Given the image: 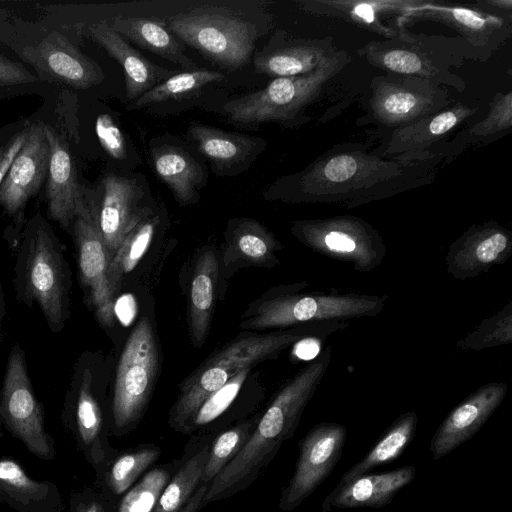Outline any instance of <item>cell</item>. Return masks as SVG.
<instances>
[{
	"instance_id": "obj_45",
	"label": "cell",
	"mask_w": 512,
	"mask_h": 512,
	"mask_svg": "<svg viewBox=\"0 0 512 512\" xmlns=\"http://www.w3.org/2000/svg\"><path fill=\"white\" fill-rule=\"evenodd\" d=\"M453 14L460 23L473 29H479L485 24L481 15L468 9L456 8L453 10Z\"/></svg>"
},
{
	"instance_id": "obj_25",
	"label": "cell",
	"mask_w": 512,
	"mask_h": 512,
	"mask_svg": "<svg viewBox=\"0 0 512 512\" xmlns=\"http://www.w3.org/2000/svg\"><path fill=\"white\" fill-rule=\"evenodd\" d=\"M155 173L170 188L180 205L197 201L203 183L201 165L185 150L173 145H160L151 151Z\"/></svg>"
},
{
	"instance_id": "obj_38",
	"label": "cell",
	"mask_w": 512,
	"mask_h": 512,
	"mask_svg": "<svg viewBox=\"0 0 512 512\" xmlns=\"http://www.w3.org/2000/svg\"><path fill=\"white\" fill-rule=\"evenodd\" d=\"M30 124L31 120L18 119L0 126V185L27 139Z\"/></svg>"
},
{
	"instance_id": "obj_1",
	"label": "cell",
	"mask_w": 512,
	"mask_h": 512,
	"mask_svg": "<svg viewBox=\"0 0 512 512\" xmlns=\"http://www.w3.org/2000/svg\"><path fill=\"white\" fill-rule=\"evenodd\" d=\"M348 321H322L297 325L276 333L238 338L207 358L181 384L170 412V423L178 429L190 428L205 399L246 368L276 358L283 350L309 335H331L346 329Z\"/></svg>"
},
{
	"instance_id": "obj_30",
	"label": "cell",
	"mask_w": 512,
	"mask_h": 512,
	"mask_svg": "<svg viewBox=\"0 0 512 512\" xmlns=\"http://www.w3.org/2000/svg\"><path fill=\"white\" fill-rule=\"evenodd\" d=\"M209 449L190 458L163 489L153 512H180L201 482Z\"/></svg>"
},
{
	"instance_id": "obj_23",
	"label": "cell",
	"mask_w": 512,
	"mask_h": 512,
	"mask_svg": "<svg viewBox=\"0 0 512 512\" xmlns=\"http://www.w3.org/2000/svg\"><path fill=\"white\" fill-rule=\"evenodd\" d=\"M225 241L224 266L237 263L271 268L279 263L276 253L282 249L281 243L254 219L231 220L227 226Z\"/></svg>"
},
{
	"instance_id": "obj_34",
	"label": "cell",
	"mask_w": 512,
	"mask_h": 512,
	"mask_svg": "<svg viewBox=\"0 0 512 512\" xmlns=\"http://www.w3.org/2000/svg\"><path fill=\"white\" fill-rule=\"evenodd\" d=\"M50 85L42 82L24 63L0 54V100L25 96L44 95Z\"/></svg>"
},
{
	"instance_id": "obj_20",
	"label": "cell",
	"mask_w": 512,
	"mask_h": 512,
	"mask_svg": "<svg viewBox=\"0 0 512 512\" xmlns=\"http://www.w3.org/2000/svg\"><path fill=\"white\" fill-rule=\"evenodd\" d=\"M0 503L16 512H65L59 487L36 480L12 458H0Z\"/></svg>"
},
{
	"instance_id": "obj_17",
	"label": "cell",
	"mask_w": 512,
	"mask_h": 512,
	"mask_svg": "<svg viewBox=\"0 0 512 512\" xmlns=\"http://www.w3.org/2000/svg\"><path fill=\"white\" fill-rule=\"evenodd\" d=\"M101 197H94L93 213L112 257L129 227L147 207H141L143 189L135 179L108 173L101 179Z\"/></svg>"
},
{
	"instance_id": "obj_36",
	"label": "cell",
	"mask_w": 512,
	"mask_h": 512,
	"mask_svg": "<svg viewBox=\"0 0 512 512\" xmlns=\"http://www.w3.org/2000/svg\"><path fill=\"white\" fill-rule=\"evenodd\" d=\"M423 107L421 96L396 87L381 93L376 101V112L382 119L391 122L410 119Z\"/></svg>"
},
{
	"instance_id": "obj_2",
	"label": "cell",
	"mask_w": 512,
	"mask_h": 512,
	"mask_svg": "<svg viewBox=\"0 0 512 512\" xmlns=\"http://www.w3.org/2000/svg\"><path fill=\"white\" fill-rule=\"evenodd\" d=\"M70 270L63 246L39 212L25 223L15 265L17 297L36 303L50 329L60 332L70 315Z\"/></svg>"
},
{
	"instance_id": "obj_13",
	"label": "cell",
	"mask_w": 512,
	"mask_h": 512,
	"mask_svg": "<svg viewBox=\"0 0 512 512\" xmlns=\"http://www.w3.org/2000/svg\"><path fill=\"white\" fill-rule=\"evenodd\" d=\"M71 234L76 246L79 281L88 291L96 319L102 326L110 328L115 323V294L109 280L111 255L101 237L93 210L75 219Z\"/></svg>"
},
{
	"instance_id": "obj_9",
	"label": "cell",
	"mask_w": 512,
	"mask_h": 512,
	"mask_svg": "<svg viewBox=\"0 0 512 512\" xmlns=\"http://www.w3.org/2000/svg\"><path fill=\"white\" fill-rule=\"evenodd\" d=\"M0 424L35 457H56L55 440L45 428L43 409L30 382L23 349L16 344L0 390Z\"/></svg>"
},
{
	"instance_id": "obj_29",
	"label": "cell",
	"mask_w": 512,
	"mask_h": 512,
	"mask_svg": "<svg viewBox=\"0 0 512 512\" xmlns=\"http://www.w3.org/2000/svg\"><path fill=\"white\" fill-rule=\"evenodd\" d=\"M225 75L220 71L198 69L173 74L147 91L135 101L128 103L127 110H138L168 100H179L200 91L205 86L220 82Z\"/></svg>"
},
{
	"instance_id": "obj_31",
	"label": "cell",
	"mask_w": 512,
	"mask_h": 512,
	"mask_svg": "<svg viewBox=\"0 0 512 512\" xmlns=\"http://www.w3.org/2000/svg\"><path fill=\"white\" fill-rule=\"evenodd\" d=\"M512 342V302L484 319L473 331L457 341L464 351H478Z\"/></svg>"
},
{
	"instance_id": "obj_37",
	"label": "cell",
	"mask_w": 512,
	"mask_h": 512,
	"mask_svg": "<svg viewBox=\"0 0 512 512\" xmlns=\"http://www.w3.org/2000/svg\"><path fill=\"white\" fill-rule=\"evenodd\" d=\"M251 368L241 370L208 396L198 408L190 427L205 425L221 415L238 395Z\"/></svg>"
},
{
	"instance_id": "obj_43",
	"label": "cell",
	"mask_w": 512,
	"mask_h": 512,
	"mask_svg": "<svg viewBox=\"0 0 512 512\" xmlns=\"http://www.w3.org/2000/svg\"><path fill=\"white\" fill-rule=\"evenodd\" d=\"M327 335H309L301 338L293 346V355L300 360H314L320 353Z\"/></svg>"
},
{
	"instance_id": "obj_46",
	"label": "cell",
	"mask_w": 512,
	"mask_h": 512,
	"mask_svg": "<svg viewBox=\"0 0 512 512\" xmlns=\"http://www.w3.org/2000/svg\"><path fill=\"white\" fill-rule=\"evenodd\" d=\"M208 490V484H202L190 497L180 512H197L204 504V497Z\"/></svg>"
},
{
	"instance_id": "obj_28",
	"label": "cell",
	"mask_w": 512,
	"mask_h": 512,
	"mask_svg": "<svg viewBox=\"0 0 512 512\" xmlns=\"http://www.w3.org/2000/svg\"><path fill=\"white\" fill-rule=\"evenodd\" d=\"M327 57L319 48L307 45H285L265 48L253 59L257 73L270 77H291L316 70Z\"/></svg>"
},
{
	"instance_id": "obj_8",
	"label": "cell",
	"mask_w": 512,
	"mask_h": 512,
	"mask_svg": "<svg viewBox=\"0 0 512 512\" xmlns=\"http://www.w3.org/2000/svg\"><path fill=\"white\" fill-rule=\"evenodd\" d=\"M159 370V349L152 325L143 317L121 352L112 399V420L118 429L134 423L151 396Z\"/></svg>"
},
{
	"instance_id": "obj_22",
	"label": "cell",
	"mask_w": 512,
	"mask_h": 512,
	"mask_svg": "<svg viewBox=\"0 0 512 512\" xmlns=\"http://www.w3.org/2000/svg\"><path fill=\"white\" fill-rule=\"evenodd\" d=\"M219 277V260L213 249L201 252L192 269L188 288L187 322L192 345L199 349L209 334Z\"/></svg>"
},
{
	"instance_id": "obj_24",
	"label": "cell",
	"mask_w": 512,
	"mask_h": 512,
	"mask_svg": "<svg viewBox=\"0 0 512 512\" xmlns=\"http://www.w3.org/2000/svg\"><path fill=\"white\" fill-rule=\"evenodd\" d=\"M109 24L126 40L180 65L187 71L200 69L185 54L184 45L162 22L141 17L116 16Z\"/></svg>"
},
{
	"instance_id": "obj_19",
	"label": "cell",
	"mask_w": 512,
	"mask_h": 512,
	"mask_svg": "<svg viewBox=\"0 0 512 512\" xmlns=\"http://www.w3.org/2000/svg\"><path fill=\"white\" fill-rule=\"evenodd\" d=\"M416 475L413 465H406L379 474H363L345 483L337 484L322 503L323 512L336 508H380L412 482Z\"/></svg>"
},
{
	"instance_id": "obj_11",
	"label": "cell",
	"mask_w": 512,
	"mask_h": 512,
	"mask_svg": "<svg viewBox=\"0 0 512 512\" xmlns=\"http://www.w3.org/2000/svg\"><path fill=\"white\" fill-rule=\"evenodd\" d=\"M346 436V427L336 422H321L308 431L299 443L294 474L279 502L281 510L295 509L326 480L342 455Z\"/></svg>"
},
{
	"instance_id": "obj_14",
	"label": "cell",
	"mask_w": 512,
	"mask_h": 512,
	"mask_svg": "<svg viewBox=\"0 0 512 512\" xmlns=\"http://www.w3.org/2000/svg\"><path fill=\"white\" fill-rule=\"evenodd\" d=\"M512 256V233L496 222L475 225L451 243L445 257L447 272L457 280L475 278Z\"/></svg>"
},
{
	"instance_id": "obj_44",
	"label": "cell",
	"mask_w": 512,
	"mask_h": 512,
	"mask_svg": "<svg viewBox=\"0 0 512 512\" xmlns=\"http://www.w3.org/2000/svg\"><path fill=\"white\" fill-rule=\"evenodd\" d=\"M459 120V114L455 111H446L438 114L432 119L428 128L433 135H442L456 125Z\"/></svg>"
},
{
	"instance_id": "obj_32",
	"label": "cell",
	"mask_w": 512,
	"mask_h": 512,
	"mask_svg": "<svg viewBox=\"0 0 512 512\" xmlns=\"http://www.w3.org/2000/svg\"><path fill=\"white\" fill-rule=\"evenodd\" d=\"M253 421L244 422L223 432L209 449L201 481L208 484L239 453L251 435Z\"/></svg>"
},
{
	"instance_id": "obj_48",
	"label": "cell",
	"mask_w": 512,
	"mask_h": 512,
	"mask_svg": "<svg viewBox=\"0 0 512 512\" xmlns=\"http://www.w3.org/2000/svg\"><path fill=\"white\" fill-rule=\"evenodd\" d=\"M3 315H4V299H3V293H2L1 284H0V331H1Z\"/></svg>"
},
{
	"instance_id": "obj_39",
	"label": "cell",
	"mask_w": 512,
	"mask_h": 512,
	"mask_svg": "<svg viewBox=\"0 0 512 512\" xmlns=\"http://www.w3.org/2000/svg\"><path fill=\"white\" fill-rule=\"evenodd\" d=\"M96 132L102 147L116 160L127 158V144L124 134L108 114L100 115L96 122Z\"/></svg>"
},
{
	"instance_id": "obj_35",
	"label": "cell",
	"mask_w": 512,
	"mask_h": 512,
	"mask_svg": "<svg viewBox=\"0 0 512 512\" xmlns=\"http://www.w3.org/2000/svg\"><path fill=\"white\" fill-rule=\"evenodd\" d=\"M167 483L168 474L165 470L150 471L124 495L118 512H153Z\"/></svg>"
},
{
	"instance_id": "obj_15",
	"label": "cell",
	"mask_w": 512,
	"mask_h": 512,
	"mask_svg": "<svg viewBox=\"0 0 512 512\" xmlns=\"http://www.w3.org/2000/svg\"><path fill=\"white\" fill-rule=\"evenodd\" d=\"M61 418L85 459L98 469L106 460L107 447L103 411L89 369H84L77 384L72 385Z\"/></svg>"
},
{
	"instance_id": "obj_40",
	"label": "cell",
	"mask_w": 512,
	"mask_h": 512,
	"mask_svg": "<svg viewBox=\"0 0 512 512\" xmlns=\"http://www.w3.org/2000/svg\"><path fill=\"white\" fill-rule=\"evenodd\" d=\"M383 65L398 73H417L422 71V61L409 51L391 50L382 56Z\"/></svg>"
},
{
	"instance_id": "obj_3",
	"label": "cell",
	"mask_w": 512,
	"mask_h": 512,
	"mask_svg": "<svg viewBox=\"0 0 512 512\" xmlns=\"http://www.w3.org/2000/svg\"><path fill=\"white\" fill-rule=\"evenodd\" d=\"M306 282L282 285L255 301L243 314L244 330L291 328L322 321H348L375 317L384 308L387 296L360 293H301Z\"/></svg>"
},
{
	"instance_id": "obj_5",
	"label": "cell",
	"mask_w": 512,
	"mask_h": 512,
	"mask_svg": "<svg viewBox=\"0 0 512 512\" xmlns=\"http://www.w3.org/2000/svg\"><path fill=\"white\" fill-rule=\"evenodd\" d=\"M168 29L219 67L234 71L252 58L261 36L257 25L242 12L202 5L168 20Z\"/></svg>"
},
{
	"instance_id": "obj_49",
	"label": "cell",
	"mask_w": 512,
	"mask_h": 512,
	"mask_svg": "<svg viewBox=\"0 0 512 512\" xmlns=\"http://www.w3.org/2000/svg\"><path fill=\"white\" fill-rule=\"evenodd\" d=\"M2 435H3V427L0 424V438L2 437Z\"/></svg>"
},
{
	"instance_id": "obj_18",
	"label": "cell",
	"mask_w": 512,
	"mask_h": 512,
	"mask_svg": "<svg viewBox=\"0 0 512 512\" xmlns=\"http://www.w3.org/2000/svg\"><path fill=\"white\" fill-rule=\"evenodd\" d=\"M81 34L102 47L122 67L127 101L133 102L167 78L173 71L145 58L118 34L107 20L85 24Z\"/></svg>"
},
{
	"instance_id": "obj_12",
	"label": "cell",
	"mask_w": 512,
	"mask_h": 512,
	"mask_svg": "<svg viewBox=\"0 0 512 512\" xmlns=\"http://www.w3.org/2000/svg\"><path fill=\"white\" fill-rule=\"evenodd\" d=\"M49 156L43 121H31L27 139L0 185V207L18 228L25 223L24 213L28 203L45 184Z\"/></svg>"
},
{
	"instance_id": "obj_41",
	"label": "cell",
	"mask_w": 512,
	"mask_h": 512,
	"mask_svg": "<svg viewBox=\"0 0 512 512\" xmlns=\"http://www.w3.org/2000/svg\"><path fill=\"white\" fill-rule=\"evenodd\" d=\"M487 121L476 126L480 132H494L511 126V94L506 95L491 112Z\"/></svg>"
},
{
	"instance_id": "obj_27",
	"label": "cell",
	"mask_w": 512,
	"mask_h": 512,
	"mask_svg": "<svg viewBox=\"0 0 512 512\" xmlns=\"http://www.w3.org/2000/svg\"><path fill=\"white\" fill-rule=\"evenodd\" d=\"M158 224V216L147 207L123 236L109 266L110 285L115 295L120 290L124 276L137 266L149 249Z\"/></svg>"
},
{
	"instance_id": "obj_33",
	"label": "cell",
	"mask_w": 512,
	"mask_h": 512,
	"mask_svg": "<svg viewBox=\"0 0 512 512\" xmlns=\"http://www.w3.org/2000/svg\"><path fill=\"white\" fill-rule=\"evenodd\" d=\"M159 454L156 448H146L121 455L105 472V485L113 494H123L128 491L138 476L158 459Z\"/></svg>"
},
{
	"instance_id": "obj_7",
	"label": "cell",
	"mask_w": 512,
	"mask_h": 512,
	"mask_svg": "<svg viewBox=\"0 0 512 512\" xmlns=\"http://www.w3.org/2000/svg\"><path fill=\"white\" fill-rule=\"evenodd\" d=\"M291 232L310 250L350 263L358 272L366 273L378 268L387 252L378 231L352 216L295 221Z\"/></svg>"
},
{
	"instance_id": "obj_42",
	"label": "cell",
	"mask_w": 512,
	"mask_h": 512,
	"mask_svg": "<svg viewBox=\"0 0 512 512\" xmlns=\"http://www.w3.org/2000/svg\"><path fill=\"white\" fill-rule=\"evenodd\" d=\"M67 512H108L104 501L91 489L72 493Z\"/></svg>"
},
{
	"instance_id": "obj_47",
	"label": "cell",
	"mask_w": 512,
	"mask_h": 512,
	"mask_svg": "<svg viewBox=\"0 0 512 512\" xmlns=\"http://www.w3.org/2000/svg\"><path fill=\"white\" fill-rule=\"evenodd\" d=\"M353 12L356 16H358L365 23H373L374 22V9L368 3H359L353 8Z\"/></svg>"
},
{
	"instance_id": "obj_4",
	"label": "cell",
	"mask_w": 512,
	"mask_h": 512,
	"mask_svg": "<svg viewBox=\"0 0 512 512\" xmlns=\"http://www.w3.org/2000/svg\"><path fill=\"white\" fill-rule=\"evenodd\" d=\"M8 18L0 27V43L11 47L42 82L84 90L104 80L100 65L85 55L65 32L38 25L32 31L29 24L25 30L15 18Z\"/></svg>"
},
{
	"instance_id": "obj_21",
	"label": "cell",
	"mask_w": 512,
	"mask_h": 512,
	"mask_svg": "<svg viewBox=\"0 0 512 512\" xmlns=\"http://www.w3.org/2000/svg\"><path fill=\"white\" fill-rule=\"evenodd\" d=\"M188 134L219 174L244 170L266 146L262 138L203 124H191Z\"/></svg>"
},
{
	"instance_id": "obj_10",
	"label": "cell",
	"mask_w": 512,
	"mask_h": 512,
	"mask_svg": "<svg viewBox=\"0 0 512 512\" xmlns=\"http://www.w3.org/2000/svg\"><path fill=\"white\" fill-rule=\"evenodd\" d=\"M49 143V165L44 184L47 216L71 233L78 216L91 213L94 196L81 182L76 159L66 137L43 121Z\"/></svg>"
},
{
	"instance_id": "obj_26",
	"label": "cell",
	"mask_w": 512,
	"mask_h": 512,
	"mask_svg": "<svg viewBox=\"0 0 512 512\" xmlns=\"http://www.w3.org/2000/svg\"><path fill=\"white\" fill-rule=\"evenodd\" d=\"M417 424L418 416L415 412L399 415L368 453L342 475L338 484L367 474L370 470L397 459L412 441Z\"/></svg>"
},
{
	"instance_id": "obj_6",
	"label": "cell",
	"mask_w": 512,
	"mask_h": 512,
	"mask_svg": "<svg viewBox=\"0 0 512 512\" xmlns=\"http://www.w3.org/2000/svg\"><path fill=\"white\" fill-rule=\"evenodd\" d=\"M336 66V59L327 58L308 74L275 78L260 90L228 101L223 113L228 122L240 126L291 122L335 73Z\"/></svg>"
},
{
	"instance_id": "obj_16",
	"label": "cell",
	"mask_w": 512,
	"mask_h": 512,
	"mask_svg": "<svg viewBox=\"0 0 512 512\" xmlns=\"http://www.w3.org/2000/svg\"><path fill=\"white\" fill-rule=\"evenodd\" d=\"M504 382L480 386L454 407L435 431L430 452L438 460L474 436L506 397Z\"/></svg>"
}]
</instances>
